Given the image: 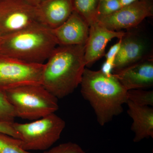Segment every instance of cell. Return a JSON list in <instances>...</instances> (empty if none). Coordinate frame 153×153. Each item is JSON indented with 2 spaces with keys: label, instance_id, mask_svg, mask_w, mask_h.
I'll return each mask as SVG.
<instances>
[{
  "label": "cell",
  "instance_id": "15",
  "mask_svg": "<svg viewBox=\"0 0 153 153\" xmlns=\"http://www.w3.org/2000/svg\"><path fill=\"white\" fill-rule=\"evenodd\" d=\"M99 1V0H72L73 10L90 26L97 21Z\"/></svg>",
  "mask_w": 153,
  "mask_h": 153
},
{
  "label": "cell",
  "instance_id": "2",
  "mask_svg": "<svg viewBox=\"0 0 153 153\" xmlns=\"http://www.w3.org/2000/svg\"><path fill=\"white\" fill-rule=\"evenodd\" d=\"M81 94L92 108L100 125L104 126L123 111L128 91L111 73L85 68L82 74Z\"/></svg>",
  "mask_w": 153,
  "mask_h": 153
},
{
  "label": "cell",
  "instance_id": "12",
  "mask_svg": "<svg viewBox=\"0 0 153 153\" xmlns=\"http://www.w3.org/2000/svg\"><path fill=\"white\" fill-rule=\"evenodd\" d=\"M152 55L145 41L134 33L126 32L121 38L120 49L116 56L113 71L132 65Z\"/></svg>",
  "mask_w": 153,
  "mask_h": 153
},
{
  "label": "cell",
  "instance_id": "18",
  "mask_svg": "<svg viewBox=\"0 0 153 153\" xmlns=\"http://www.w3.org/2000/svg\"><path fill=\"white\" fill-rule=\"evenodd\" d=\"M16 117L13 106L4 94H0V122L13 123Z\"/></svg>",
  "mask_w": 153,
  "mask_h": 153
},
{
  "label": "cell",
  "instance_id": "14",
  "mask_svg": "<svg viewBox=\"0 0 153 153\" xmlns=\"http://www.w3.org/2000/svg\"><path fill=\"white\" fill-rule=\"evenodd\" d=\"M127 114L133 120L131 130L134 134V142L138 143L144 139L153 138V108L142 106L127 101Z\"/></svg>",
  "mask_w": 153,
  "mask_h": 153
},
{
  "label": "cell",
  "instance_id": "23",
  "mask_svg": "<svg viewBox=\"0 0 153 153\" xmlns=\"http://www.w3.org/2000/svg\"><path fill=\"white\" fill-rule=\"evenodd\" d=\"M138 1L139 0H120L121 4L123 7Z\"/></svg>",
  "mask_w": 153,
  "mask_h": 153
},
{
  "label": "cell",
  "instance_id": "13",
  "mask_svg": "<svg viewBox=\"0 0 153 153\" xmlns=\"http://www.w3.org/2000/svg\"><path fill=\"white\" fill-rule=\"evenodd\" d=\"M38 8L40 22L51 29L62 25L74 11L72 0H43Z\"/></svg>",
  "mask_w": 153,
  "mask_h": 153
},
{
  "label": "cell",
  "instance_id": "3",
  "mask_svg": "<svg viewBox=\"0 0 153 153\" xmlns=\"http://www.w3.org/2000/svg\"><path fill=\"white\" fill-rule=\"evenodd\" d=\"M58 46L52 29L41 23L0 37V55L44 64Z\"/></svg>",
  "mask_w": 153,
  "mask_h": 153
},
{
  "label": "cell",
  "instance_id": "16",
  "mask_svg": "<svg viewBox=\"0 0 153 153\" xmlns=\"http://www.w3.org/2000/svg\"><path fill=\"white\" fill-rule=\"evenodd\" d=\"M0 153H33L23 149L20 140L0 133ZM43 153H49L48 152Z\"/></svg>",
  "mask_w": 153,
  "mask_h": 153
},
{
  "label": "cell",
  "instance_id": "9",
  "mask_svg": "<svg viewBox=\"0 0 153 153\" xmlns=\"http://www.w3.org/2000/svg\"><path fill=\"white\" fill-rule=\"evenodd\" d=\"M112 74L127 90L145 89L153 85L152 54Z\"/></svg>",
  "mask_w": 153,
  "mask_h": 153
},
{
  "label": "cell",
  "instance_id": "1",
  "mask_svg": "<svg viewBox=\"0 0 153 153\" xmlns=\"http://www.w3.org/2000/svg\"><path fill=\"white\" fill-rule=\"evenodd\" d=\"M85 46H57L44 63L41 85L58 99L80 85L85 67Z\"/></svg>",
  "mask_w": 153,
  "mask_h": 153
},
{
  "label": "cell",
  "instance_id": "5",
  "mask_svg": "<svg viewBox=\"0 0 153 153\" xmlns=\"http://www.w3.org/2000/svg\"><path fill=\"white\" fill-rule=\"evenodd\" d=\"M23 149L27 151L48 149L60 139L66 122L55 113L26 123H13Z\"/></svg>",
  "mask_w": 153,
  "mask_h": 153
},
{
  "label": "cell",
  "instance_id": "20",
  "mask_svg": "<svg viewBox=\"0 0 153 153\" xmlns=\"http://www.w3.org/2000/svg\"><path fill=\"white\" fill-rule=\"evenodd\" d=\"M48 152L49 153H86L79 145L71 142L60 144Z\"/></svg>",
  "mask_w": 153,
  "mask_h": 153
},
{
  "label": "cell",
  "instance_id": "10",
  "mask_svg": "<svg viewBox=\"0 0 153 153\" xmlns=\"http://www.w3.org/2000/svg\"><path fill=\"white\" fill-rule=\"evenodd\" d=\"M124 31H114L107 29L96 22L89 26V35L85 44L84 60L85 67H90L103 57L108 43L115 38H122Z\"/></svg>",
  "mask_w": 153,
  "mask_h": 153
},
{
  "label": "cell",
  "instance_id": "25",
  "mask_svg": "<svg viewBox=\"0 0 153 153\" xmlns=\"http://www.w3.org/2000/svg\"><path fill=\"white\" fill-rule=\"evenodd\" d=\"M25 1H27L28 2L30 3V2H29V1H28V0H25Z\"/></svg>",
  "mask_w": 153,
  "mask_h": 153
},
{
  "label": "cell",
  "instance_id": "17",
  "mask_svg": "<svg viewBox=\"0 0 153 153\" xmlns=\"http://www.w3.org/2000/svg\"><path fill=\"white\" fill-rule=\"evenodd\" d=\"M128 99L134 104L142 106H153V91L145 89L128 91Z\"/></svg>",
  "mask_w": 153,
  "mask_h": 153
},
{
  "label": "cell",
  "instance_id": "7",
  "mask_svg": "<svg viewBox=\"0 0 153 153\" xmlns=\"http://www.w3.org/2000/svg\"><path fill=\"white\" fill-rule=\"evenodd\" d=\"M38 23V6L25 0H0V37Z\"/></svg>",
  "mask_w": 153,
  "mask_h": 153
},
{
  "label": "cell",
  "instance_id": "11",
  "mask_svg": "<svg viewBox=\"0 0 153 153\" xmlns=\"http://www.w3.org/2000/svg\"><path fill=\"white\" fill-rule=\"evenodd\" d=\"M89 26L82 17L73 11L62 25L52 29L58 46H74L86 44Z\"/></svg>",
  "mask_w": 153,
  "mask_h": 153
},
{
  "label": "cell",
  "instance_id": "6",
  "mask_svg": "<svg viewBox=\"0 0 153 153\" xmlns=\"http://www.w3.org/2000/svg\"><path fill=\"white\" fill-rule=\"evenodd\" d=\"M44 64L0 55V94L24 85H41Z\"/></svg>",
  "mask_w": 153,
  "mask_h": 153
},
{
  "label": "cell",
  "instance_id": "4",
  "mask_svg": "<svg viewBox=\"0 0 153 153\" xmlns=\"http://www.w3.org/2000/svg\"><path fill=\"white\" fill-rule=\"evenodd\" d=\"M4 94L13 108L16 117L35 120L59 109L58 99L41 85L15 88Z\"/></svg>",
  "mask_w": 153,
  "mask_h": 153
},
{
  "label": "cell",
  "instance_id": "8",
  "mask_svg": "<svg viewBox=\"0 0 153 153\" xmlns=\"http://www.w3.org/2000/svg\"><path fill=\"white\" fill-rule=\"evenodd\" d=\"M153 15L152 2L148 0H139L123 6L110 15L97 16V22L108 30L121 31L135 27Z\"/></svg>",
  "mask_w": 153,
  "mask_h": 153
},
{
  "label": "cell",
  "instance_id": "21",
  "mask_svg": "<svg viewBox=\"0 0 153 153\" xmlns=\"http://www.w3.org/2000/svg\"><path fill=\"white\" fill-rule=\"evenodd\" d=\"M121 43V38L119 39V40L116 44L111 47L108 52L105 54L106 61L112 64L113 66L114 65L116 56L120 49Z\"/></svg>",
  "mask_w": 153,
  "mask_h": 153
},
{
  "label": "cell",
  "instance_id": "22",
  "mask_svg": "<svg viewBox=\"0 0 153 153\" xmlns=\"http://www.w3.org/2000/svg\"><path fill=\"white\" fill-rule=\"evenodd\" d=\"M13 124V123H9L0 122V133L9 135L19 139V135L14 128Z\"/></svg>",
  "mask_w": 153,
  "mask_h": 153
},
{
  "label": "cell",
  "instance_id": "19",
  "mask_svg": "<svg viewBox=\"0 0 153 153\" xmlns=\"http://www.w3.org/2000/svg\"><path fill=\"white\" fill-rule=\"evenodd\" d=\"M122 7L120 0L100 1L97 9V16L110 15Z\"/></svg>",
  "mask_w": 153,
  "mask_h": 153
},
{
  "label": "cell",
  "instance_id": "24",
  "mask_svg": "<svg viewBox=\"0 0 153 153\" xmlns=\"http://www.w3.org/2000/svg\"><path fill=\"white\" fill-rule=\"evenodd\" d=\"M43 0H28L31 4L35 6H38Z\"/></svg>",
  "mask_w": 153,
  "mask_h": 153
},
{
  "label": "cell",
  "instance_id": "26",
  "mask_svg": "<svg viewBox=\"0 0 153 153\" xmlns=\"http://www.w3.org/2000/svg\"><path fill=\"white\" fill-rule=\"evenodd\" d=\"M100 1H105V0H99Z\"/></svg>",
  "mask_w": 153,
  "mask_h": 153
}]
</instances>
